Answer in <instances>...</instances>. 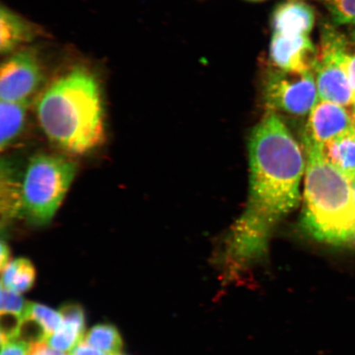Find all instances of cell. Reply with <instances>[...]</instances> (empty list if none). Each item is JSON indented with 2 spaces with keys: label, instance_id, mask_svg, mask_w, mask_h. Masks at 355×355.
I'll return each instance as SVG.
<instances>
[{
  "label": "cell",
  "instance_id": "cell-9",
  "mask_svg": "<svg viewBox=\"0 0 355 355\" xmlns=\"http://www.w3.org/2000/svg\"><path fill=\"white\" fill-rule=\"evenodd\" d=\"M318 56V49L315 47L309 35H272L270 59L277 69L287 73H314Z\"/></svg>",
  "mask_w": 355,
  "mask_h": 355
},
{
  "label": "cell",
  "instance_id": "cell-13",
  "mask_svg": "<svg viewBox=\"0 0 355 355\" xmlns=\"http://www.w3.org/2000/svg\"><path fill=\"white\" fill-rule=\"evenodd\" d=\"M29 101H4L0 104V146L8 148L24 130Z\"/></svg>",
  "mask_w": 355,
  "mask_h": 355
},
{
  "label": "cell",
  "instance_id": "cell-10",
  "mask_svg": "<svg viewBox=\"0 0 355 355\" xmlns=\"http://www.w3.org/2000/svg\"><path fill=\"white\" fill-rule=\"evenodd\" d=\"M315 24L313 8L303 0H286L273 12V34L298 37L309 35Z\"/></svg>",
  "mask_w": 355,
  "mask_h": 355
},
{
  "label": "cell",
  "instance_id": "cell-16",
  "mask_svg": "<svg viewBox=\"0 0 355 355\" xmlns=\"http://www.w3.org/2000/svg\"><path fill=\"white\" fill-rule=\"evenodd\" d=\"M92 347L108 355L121 354L123 340L121 334L114 326L99 324L93 327L83 340Z\"/></svg>",
  "mask_w": 355,
  "mask_h": 355
},
{
  "label": "cell",
  "instance_id": "cell-11",
  "mask_svg": "<svg viewBox=\"0 0 355 355\" xmlns=\"http://www.w3.org/2000/svg\"><path fill=\"white\" fill-rule=\"evenodd\" d=\"M41 32L37 26L6 7L0 8V51L10 54L20 46L37 39Z\"/></svg>",
  "mask_w": 355,
  "mask_h": 355
},
{
  "label": "cell",
  "instance_id": "cell-23",
  "mask_svg": "<svg viewBox=\"0 0 355 355\" xmlns=\"http://www.w3.org/2000/svg\"><path fill=\"white\" fill-rule=\"evenodd\" d=\"M345 68L346 72H347L350 85H352L353 90L355 92V54L348 57L347 61H346Z\"/></svg>",
  "mask_w": 355,
  "mask_h": 355
},
{
  "label": "cell",
  "instance_id": "cell-12",
  "mask_svg": "<svg viewBox=\"0 0 355 355\" xmlns=\"http://www.w3.org/2000/svg\"><path fill=\"white\" fill-rule=\"evenodd\" d=\"M60 312L63 322L46 341L54 349L70 352L85 336V316L78 304H66Z\"/></svg>",
  "mask_w": 355,
  "mask_h": 355
},
{
  "label": "cell",
  "instance_id": "cell-17",
  "mask_svg": "<svg viewBox=\"0 0 355 355\" xmlns=\"http://www.w3.org/2000/svg\"><path fill=\"white\" fill-rule=\"evenodd\" d=\"M24 318H30L37 322L42 328L46 336V340L59 329L63 322L60 312H57L42 304L33 303L29 304Z\"/></svg>",
  "mask_w": 355,
  "mask_h": 355
},
{
  "label": "cell",
  "instance_id": "cell-6",
  "mask_svg": "<svg viewBox=\"0 0 355 355\" xmlns=\"http://www.w3.org/2000/svg\"><path fill=\"white\" fill-rule=\"evenodd\" d=\"M265 100L269 111H282L295 116L307 114L318 101L313 73H270L265 84Z\"/></svg>",
  "mask_w": 355,
  "mask_h": 355
},
{
  "label": "cell",
  "instance_id": "cell-22",
  "mask_svg": "<svg viewBox=\"0 0 355 355\" xmlns=\"http://www.w3.org/2000/svg\"><path fill=\"white\" fill-rule=\"evenodd\" d=\"M69 355H108L101 350L92 347L87 345L85 341L82 340L75 347L71 350Z\"/></svg>",
  "mask_w": 355,
  "mask_h": 355
},
{
  "label": "cell",
  "instance_id": "cell-21",
  "mask_svg": "<svg viewBox=\"0 0 355 355\" xmlns=\"http://www.w3.org/2000/svg\"><path fill=\"white\" fill-rule=\"evenodd\" d=\"M29 355H69L51 347L46 340H37L30 345Z\"/></svg>",
  "mask_w": 355,
  "mask_h": 355
},
{
  "label": "cell",
  "instance_id": "cell-1",
  "mask_svg": "<svg viewBox=\"0 0 355 355\" xmlns=\"http://www.w3.org/2000/svg\"><path fill=\"white\" fill-rule=\"evenodd\" d=\"M250 158V198L227 250L235 268L263 254L274 226L299 203L305 167L299 144L272 111L252 132Z\"/></svg>",
  "mask_w": 355,
  "mask_h": 355
},
{
  "label": "cell",
  "instance_id": "cell-5",
  "mask_svg": "<svg viewBox=\"0 0 355 355\" xmlns=\"http://www.w3.org/2000/svg\"><path fill=\"white\" fill-rule=\"evenodd\" d=\"M349 56L341 35L330 30L324 32L314 71L321 100L343 106L354 104L355 92L345 68Z\"/></svg>",
  "mask_w": 355,
  "mask_h": 355
},
{
  "label": "cell",
  "instance_id": "cell-14",
  "mask_svg": "<svg viewBox=\"0 0 355 355\" xmlns=\"http://www.w3.org/2000/svg\"><path fill=\"white\" fill-rule=\"evenodd\" d=\"M321 152L349 180L355 179V130L327 144Z\"/></svg>",
  "mask_w": 355,
  "mask_h": 355
},
{
  "label": "cell",
  "instance_id": "cell-19",
  "mask_svg": "<svg viewBox=\"0 0 355 355\" xmlns=\"http://www.w3.org/2000/svg\"><path fill=\"white\" fill-rule=\"evenodd\" d=\"M29 304L26 303L19 293L8 290L1 286V314H12L24 318Z\"/></svg>",
  "mask_w": 355,
  "mask_h": 355
},
{
  "label": "cell",
  "instance_id": "cell-18",
  "mask_svg": "<svg viewBox=\"0 0 355 355\" xmlns=\"http://www.w3.org/2000/svg\"><path fill=\"white\" fill-rule=\"evenodd\" d=\"M338 24H355V0H321Z\"/></svg>",
  "mask_w": 355,
  "mask_h": 355
},
{
  "label": "cell",
  "instance_id": "cell-28",
  "mask_svg": "<svg viewBox=\"0 0 355 355\" xmlns=\"http://www.w3.org/2000/svg\"><path fill=\"white\" fill-rule=\"evenodd\" d=\"M116 355H121V354H116Z\"/></svg>",
  "mask_w": 355,
  "mask_h": 355
},
{
  "label": "cell",
  "instance_id": "cell-8",
  "mask_svg": "<svg viewBox=\"0 0 355 355\" xmlns=\"http://www.w3.org/2000/svg\"><path fill=\"white\" fill-rule=\"evenodd\" d=\"M355 130V115L344 106L320 100L310 111L304 135L306 148L322 149L330 141Z\"/></svg>",
  "mask_w": 355,
  "mask_h": 355
},
{
  "label": "cell",
  "instance_id": "cell-15",
  "mask_svg": "<svg viewBox=\"0 0 355 355\" xmlns=\"http://www.w3.org/2000/svg\"><path fill=\"white\" fill-rule=\"evenodd\" d=\"M1 286L15 291L24 293L30 290L35 283V270L28 259H17L11 261L1 270Z\"/></svg>",
  "mask_w": 355,
  "mask_h": 355
},
{
  "label": "cell",
  "instance_id": "cell-26",
  "mask_svg": "<svg viewBox=\"0 0 355 355\" xmlns=\"http://www.w3.org/2000/svg\"><path fill=\"white\" fill-rule=\"evenodd\" d=\"M248 1H250V2H261V1H265V0H248Z\"/></svg>",
  "mask_w": 355,
  "mask_h": 355
},
{
  "label": "cell",
  "instance_id": "cell-20",
  "mask_svg": "<svg viewBox=\"0 0 355 355\" xmlns=\"http://www.w3.org/2000/svg\"><path fill=\"white\" fill-rule=\"evenodd\" d=\"M1 345V355H29L30 345L24 340H12Z\"/></svg>",
  "mask_w": 355,
  "mask_h": 355
},
{
  "label": "cell",
  "instance_id": "cell-7",
  "mask_svg": "<svg viewBox=\"0 0 355 355\" xmlns=\"http://www.w3.org/2000/svg\"><path fill=\"white\" fill-rule=\"evenodd\" d=\"M39 58L33 51L15 53L4 62L0 73V98L4 101H29L43 82Z\"/></svg>",
  "mask_w": 355,
  "mask_h": 355
},
{
  "label": "cell",
  "instance_id": "cell-4",
  "mask_svg": "<svg viewBox=\"0 0 355 355\" xmlns=\"http://www.w3.org/2000/svg\"><path fill=\"white\" fill-rule=\"evenodd\" d=\"M76 172L75 163L60 155L42 154L31 159L21 183V215L35 225L51 222Z\"/></svg>",
  "mask_w": 355,
  "mask_h": 355
},
{
  "label": "cell",
  "instance_id": "cell-25",
  "mask_svg": "<svg viewBox=\"0 0 355 355\" xmlns=\"http://www.w3.org/2000/svg\"><path fill=\"white\" fill-rule=\"evenodd\" d=\"M352 188H353L354 196V199H355V179L352 181Z\"/></svg>",
  "mask_w": 355,
  "mask_h": 355
},
{
  "label": "cell",
  "instance_id": "cell-27",
  "mask_svg": "<svg viewBox=\"0 0 355 355\" xmlns=\"http://www.w3.org/2000/svg\"><path fill=\"white\" fill-rule=\"evenodd\" d=\"M354 112H353V113H354V115H355V102H354Z\"/></svg>",
  "mask_w": 355,
  "mask_h": 355
},
{
  "label": "cell",
  "instance_id": "cell-24",
  "mask_svg": "<svg viewBox=\"0 0 355 355\" xmlns=\"http://www.w3.org/2000/svg\"><path fill=\"white\" fill-rule=\"evenodd\" d=\"M10 250L6 242H1V254H0V265L1 270L10 263Z\"/></svg>",
  "mask_w": 355,
  "mask_h": 355
},
{
  "label": "cell",
  "instance_id": "cell-2",
  "mask_svg": "<svg viewBox=\"0 0 355 355\" xmlns=\"http://www.w3.org/2000/svg\"><path fill=\"white\" fill-rule=\"evenodd\" d=\"M40 125L62 150L86 154L105 140L99 84L86 69H75L56 80L37 104Z\"/></svg>",
  "mask_w": 355,
  "mask_h": 355
},
{
  "label": "cell",
  "instance_id": "cell-3",
  "mask_svg": "<svg viewBox=\"0 0 355 355\" xmlns=\"http://www.w3.org/2000/svg\"><path fill=\"white\" fill-rule=\"evenodd\" d=\"M302 223L318 241L355 245V199L352 181L324 157L307 148Z\"/></svg>",
  "mask_w": 355,
  "mask_h": 355
}]
</instances>
